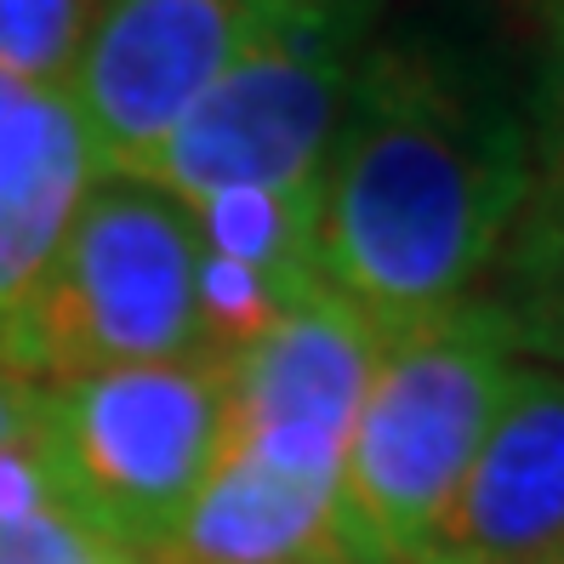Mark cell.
Returning a JSON list of instances; mask_svg holds the SVG:
<instances>
[{
	"label": "cell",
	"instance_id": "obj_1",
	"mask_svg": "<svg viewBox=\"0 0 564 564\" xmlns=\"http://www.w3.org/2000/svg\"><path fill=\"white\" fill-rule=\"evenodd\" d=\"M524 109L422 41L365 46L319 172V280L400 337L485 291L524 200Z\"/></svg>",
	"mask_w": 564,
	"mask_h": 564
},
{
	"label": "cell",
	"instance_id": "obj_2",
	"mask_svg": "<svg viewBox=\"0 0 564 564\" xmlns=\"http://www.w3.org/2000/svg\"><path fill=\"white\" fill-rule=\"evenodd\" d=\"M519 371V354L479 303L382 337L337 485V564H422L445 502Z\"/></svg>",
	"mask_w": 564,
	"mask_h": 564
},
{
	"label": "cell",
	"instance_id": "obj_3",
	"mask_svg": "<svg viewBox=\"0 0 564 564\" xmlns=\"http://www.w3.org/2000/svg\"><path fill=\"white\" fill-rule=\"evenodd\" d=\"M35 462L97 547L160 553L223 451L217 359L120 365L35 382Z\"/></svg>",
	"mask_w": 564,
	"mask_h": 564
},
{
	"label": "cell",
	"instance_id": "obj_4",
	"mask_svg": "<svg viewBox=\"0 0 564 564\" xmlns=\"http://www.w3.org/2000/svg\"><path fill=\"white\" fill-rule=\"evenodd\" d=\"M194 269L200 240L172 194L97 172L0 371L69 382L120 365L200 359L206 330Z\"/></svg>",
	"mask_w": 564,
	"mask_h": 564
},
{
	"label": "cell",
	"instance_id": "obj_5",
	"mask_svg": "<svg viewBox=\"0 0 564 564\" xmlns=\"http://www.w3.org/2000/svg\"><path fill=\"white\" fill-rule=\"evenodd\" d=\"M365 18L371 0H319L274 23L120 177L172 194L177 206L240 188H319L365 52Z\"/></svg>",
	"mask_w": 564,
	"mask_h": 564
},
{
	"label": "cell",
	"instance_id": "obj_6",
	"mask_svg": "<svg viewBox=\"0 0 564 564\" xmlns=\"http://www.w3.org/2000/svg\"><path fill=\"white\" fill-rule=\"evenodd\" d=\"M382 337L337 291H308L269 330L217 359L223 451L217 462L274 474L337 502L348 434Z\"/></svg>",
	"mask_w": 564,
	"mask_h": 564
},
{
	"label": "cell",
	"instance_id": "obj_7",
	"mask_svg": "<svg viewBox=\"0 0 564 564\" xmlns=\"http://www.w3.org/2000/svg\"><path fill=\"white\" fill-rule=\"evenodd\" d=\"M308 7L319 0H104L69 80L97 172H131L228 63Z\"/></svg>",
	"mask_w": 564,
	"mask_h": 564
},
{
	"label": "cell",
	"instance_id": "obj_8",
	"mask_svg": "<svg viewBox=\"0 0 564 564\" xmlns=\"http://www.w3.org/2000/svg\"><path fill=\"white\" fill-rule=\"evenodd\" d=\"M564 558V371L519 359L422 564Z\"/></svg>",
	"mask_w": 564,
	"mask_h": 564
},
{
	"label": "cell",
	"instance_id": "obj_9",
	"mask_svg": "<svg viewBox=\"0 0 564 564\" xmlns=\"http://www.w3.org/2000/svg\"><path fill=\"white\" fill-rule=\"evenodd\" d=\"M524 143V200L479 303L496 314L519 359L564 371V0H536Z\"/></svg>",
	"mask_w": 564,
	"mask_h": 564
},
{
	"label": "cell",
	"instance_id": "obj_10",
	"mask_svg": "<svg viewBox=\"0 0 564 564\" xmlns=\"http://www.w3.org/2000/svg\"><path fill=\"white\" fill-rule=\"evenodd\" d=\"M97 154L69 91L0 69V359L75 223Z\"/></svg>",
	"mask_w": 564,
	"mask_h": 564
},
{
	"label": "cell",
	"instance_id": "obj_11",
	"mask_svg": "<svg viewBox=\"0 0 564 564\" xmlns=\"http://www.w3.org/2000/svg\"><path fill=\"white\" fill-rule=\"evenodd\" d=\"M200 240V330L223 359L319 291V188H240L183 206Z\"/></svg>",
	"mask_w": 564,
	"mask_h": 564
},
{
	"label": "cell",
	"instance_id": "obj_12",
	"mask_svg": "<svg viewBox=\"0 0 564 564\" xmlns=\"http://www.w3.org/2000/svg\"><path fill=\"white\" fill-rule=\"evenodd\" d=\"M104 0H0V69L69 91Z\"/></svg>",
	"mask_w": 564,
	"mask_h": 564
},
{
	"label": "cell",
	"instance_id": "obj_13",
	"mask_svg": "<svg viewBox=\"0 0 564 564\" xmlns=\"http://www.w3.org/2000/svg\"><path fill=\"white\" fill-rule=\"evenodd\" d=\"M29 427H35V382L0 371V456L23 445Z\"/></svg>",
	"mask_w": 564,
	"mask_h": 564
},
{
	"label": "cell",
	"instance_id": "obj_14",
	"mask_svg": "<svg viewBox=\"0 0 564 564\" xmlns=\"http://www.w3.org/2000/svg\"><path fill=\"white\" fill-rule=\"evenodd\" d=\"M80 564H165L160 553H126V547H91Z\"/></svg>",
	"mask_w": 564,
	"mask_h": 564
},
{
	"label": "cell",
	"instance_id": "obj_15",
	"mask_svg": "<svg viewBox=\"0 0 564 564\" xmlns=\"http://www.w3.org/2000/svg\"><path fill=\"white\" fill-rule=\"evenodd\" d=\"M542 564H564V558H542Z\"/></svg>",
	"mask_w": 564,
	"mask_h": 564
}]
</instances>
